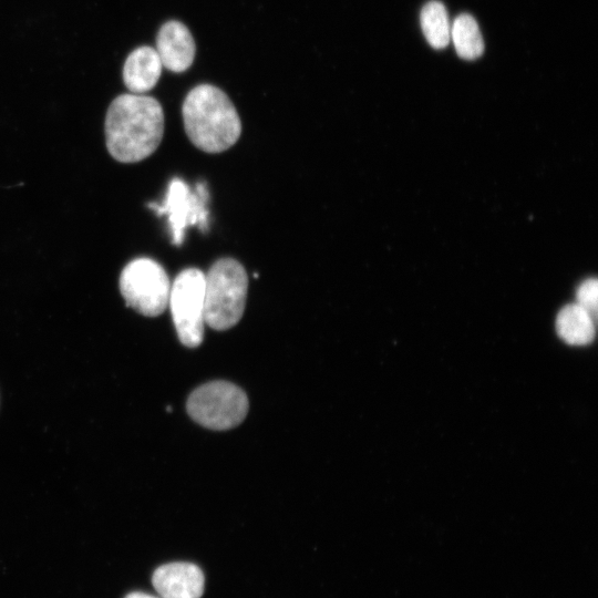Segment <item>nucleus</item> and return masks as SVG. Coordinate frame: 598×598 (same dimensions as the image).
<instances>
[{"mask_svg":"<svg viewBox=\"0 0 598 598\" xmlns=\"http://www.w3.org/2000/svg\"><path fill=\"white\" fill-rule=\"evenodd\" d=\"M155 50L166 69L181 73L192 65L196 45L190 31L184 23L169 20L157 32Z\"/></svg>","mask_w":598,"mask_h":598,"instance_id":"9","label":"nucleus"},{"mask_svg":"<svg viewBox=\"0 0 598 598\" xmlns=\"http://www.w3.org/2000/svg\"><path fill=\"white\" fill-rule=\"evenodd\" d=\"M556 330L565 342L584 346L595 337V318L577 303L567 305L557 315Z\"/></svg>","mask_w":598,"mask_h":598,"instance_id":"11","label":"nucleus"},{"mask_svg":"<svg viewBox=\"0 0 598 598\" xmlns=\"http://www.w3.org/2000/svg\"><path fill=\"white\" fill-rule=\"evenodd\" d=\"M120 291L127 307L143 316L157 317L168 306L171 281L157 261L143 257L124 267Z\"/></svg>","mask_w":598,"mask_h":598,"instance_id":"6","label":"nucleus"},{"mask_svg":"<svg viewBox=\"0 0 598 598\" xmlns=\"http://www.w3.org/2000/svg\"><path fill=\"white\" fill-rule=\"evenodd\" d=\"M577 305L587 310L594 318L597 311L598 282L595 278L585 280L577 290Z\"/></svg>","mask_w":598,"mask_h":598,"instance_id":"14","label":"nucleus"},{"mask_svg":"<svg viewBox=\"0 0 598 598\" xmlns=\"http://www.w3.org/2000/svg\"><path fill=\"white\" fill-rule=\"evenodd\" d=\"M168 306L179 341L200 346L205 328V274L197 268L181 271L171 285Z\"/></svg>","mask_w":598,"mask_h":598,"instance_id":"5","label":"nucleus"},{"mask_svg":"<svg viewBox=\"0 0 598 598\" xmlns=\"http://www.w3.org/2000/svg\"><path fill=\"white\" fill-rule=\"evenodd\" d=\"M450 40L461 59L473 61L484 52V41L476 20L467 13L457 16L451 24Z\"/></svg>","mask_w":598,"mask_h":598,"instance_id":"12","label":"nucleus"},{"mask_svg":"<svg viewBox=\"0 0 598 598\" xmlns=\"http://www.w3.org/2000/svg\"><path fill=\"white\" fill-rule=\"evenodd\" d=\"M124 598H157V597L152 596L150 594L142 592V591H134L126 595Z\"/></svg>","mask_w":598,"mask_h":598,"instance_id":"15","label":"nucleus"},{"mask_svg":"<svg viewBox=\"0 0 598 598\" xmlns=\"http://www.w3.org/2000/svg\"><path fill=\"white\" fill-rule=\"evenodd\" d=\"M249 408L246 393L227 381H213L195 389L187 400V412L198 424L210 430L239 425Z\"/></svg>","mask_w":598,"mask_h":598,"instance_id":"4","label":"nucleus"},{"mask_svg":"<svg viewBox=\"0 0 598 598\" xmlns=\"http://www.w3.org/2000/svg\"><path fill=\"white\" fill-rule=\"evenodd\" d=\"M208 199L209 193L204 182H198L195 188H190L176 177L169 182L163 203H150L148 207L157 215L167 216L172 243L179 246L188 226L196 225L202 231L208 229Z\"/></svg>","mask_w":598,"mask_h":598,"instance_id":"7","label":"nucleus"},{"mask_svg":"<svg viewBox=\"0 0 598 598\" xmlns=\"http://www.w3.org/2000/svg\"><path fill=\"white\" fill-rule=\"evenodd\" d=\"M420 22L423 34L433 49H444L450 43L451 23L441 1L426 2L421 10Z\"/></svg>","mask_w":598,"mask_h":598,"instance_id":"13","label":"nucleus"},{"mask_svg":"<svg viewBox=\"0 0 598 598\" xmlns=\"http://www.w3.org/2000/svg\"><path fill=\"white\" fill-rule=\"evenodd\" d=\"M162 68L156 50L150 45H141L133 50L124 62V84L131 93L143 94L156 85Z\"/></svg>","mask_w":598,"mask_h":598,"instance_id":"10","label":"nucleus"},{"mask_svg":"<svg viewBox=\"0 0 598 598\" xmlns=\"http://www.w3.org/2000/svg\"><path fill=\"white\" fill-rule=\"evenodd\" d=\"M104 133L106 148L121 163H136L152 155L164 134L161 103L148 95L124 93L110 104Z\"/></svg>","mask_w":598,"mask_h":598,"instance_id":"1","label":"nucleus"},{"mask_svg":"<svg viewBox=\"0 0 598 598\" xmlns=\"http://www.w3.org/2000/svg\"><path fill=\"white\" fill-rule=\"evenodd\" d=\"M184 127L190 142L206 153H220L240 136L239 115L225 92L199 84L186 95L182 107Z\"/></svg>","mask_w":598,"mask_h":598,"instance_id":"2","label":"nucleus"},{"mask_svg":"<svg viewBox=\"0 0 598 598\" xmlns=\"http://www.w3.org/2000/svg\"><path fill=\"white\" fill-rule=\"evenodd\" d=\"M152 584L162 598H200L205 576L195 564L168 563L153 573Z\"/></svg>","mask_w":598,"mask_h":598,"instance_id":"8","label":"nucleus"},{"mask_svg":"<svg viewBox=\"0 0 598 598\" xmlns=\"http://www.w3.org/2000/svg\"><path fill=\"white\" fill-rule=\"evenodd\" d=\"M248 290L244 266L233 258H221L205 275V324L227 330L241 319Z\"/></svg>","mask_w":598,"mask_h":598,"instance_id":"3","label":"nucleus"}]
</instances>
